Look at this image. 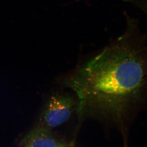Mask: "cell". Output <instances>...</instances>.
Wrapping results in <instances>:
<instances>
[{
    "label": "cell",
    "instance_id": "cell-1",
    "mask_svg": "<svg viewBox=\"0 0 147 147\" xmlns=\"http://www.w3.org/2000/svg\"><path fill=\"white\" fill-rule=\"evenodd\" d=\"M63 85L77 98L79 120L115 129L127 145L132 125L147 106V55L128 30L77 66Z\"/></svg>",
    "mask_w": 147,
    "mask_h": 147
},
{
    "label": "cell",
    "instance_id": "cell-2",
    "mask_svg": "<svg viewBox=\"0 0 147 147\" xmlns=\"http://www.w3.org/2000/svg\"><path fill=\"white\" fill-rule=\"evenodd\" d=\"M79 101L72 92H58L51 96L43 107L40 125L52 129L67 121L77 113Z\"/></svg>",
    "mask_w": 147,
    "mask_h": 147
},
{
    "label": "cell",
    "instance_id": "cell-3",
    "mask_svg": "<svg viewBox=\"0 0 147 147\" xmlns=\"http://www.w3.org/2000/svg\"><path fill=\"white\" fill-rule=\"evenodd\" d=\"M74 143L41 125L30 131L19 144L23 147H68Z\"/></svg>",
    "mask_w": 147,
    "mask_h": 147
}]
</instances>
